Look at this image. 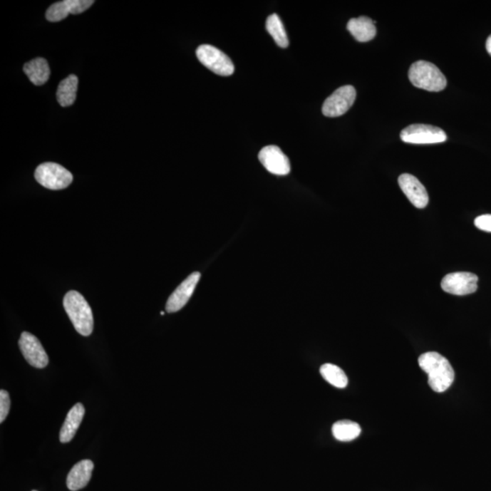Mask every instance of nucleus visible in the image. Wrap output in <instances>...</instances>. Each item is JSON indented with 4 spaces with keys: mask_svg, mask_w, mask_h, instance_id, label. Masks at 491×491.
Segmentation results:
<instances>
[{
    "mask_svg": "<svg viewBox=\"0 0 491 491\" xmlns=\"http://www.w3.org/2000/svg\"><path fill=\"white\" fill-rule=\"evenodd\" d=\"M400 138L405 143L435 144L444 143L447 135L440 128L426 124H413L404 128Z\"/></svg>",
    "mask_w": 491,
    "mask_h": 491,
    "instance_id": "6",
    "label": "nucleus"
},
{
    "mask_svg": "<svg viewBox=\"0 0 491 491\" xmlns=\"http://www.w3.org/2000/svg\"><path fill=\"white\" fill-rule=\"evenodd\" d=\"M66 312L77 332L88 337L93 331L94 319L90 304L80 292L71 291L65 295Z\"/></svg>",
    "mask_w": 491,
    "mask_h": 491,
    "instance_id": "2",
    "label": "nucleus"
},
{
    "mask_svg": "<svg viewBox=\"0 0 491 491\" xmlns=\"http://www.w3.org/2000/svg\"><path fill=\"white\" fill-rule=\"evenodd\" d=\"M200 273L194 272L184 280L181 284L177 286L176 291L170 295L167 299L166 305V311L169 313H174L180 311L189 302L191 296L195 291L197 283L200 279Z\"/></svg>",
    "mask_w": 491,
    "mask_h": 491,
    "instance_id": "11",
    "label": "nucleus"
},
{
    "mask_svg": "<svg viewBox=\"0 0 491 491\" xmlns=\"http://www.w3.org/2000/svg\"><path fill=\"white\" fill-rule=\"evenodd\" d=\"M32 491H37V490H32Z\"/></svg>",
    "mask_w": 491,
    "mask_h": 491,
    "instance_id": "25",
    "label": "nucleus"
},
{
    "mask_svg": "<svg viewBox=\"0 0 491 491\" xmlns=\"http://www.w3.org/2000/svg\"><path fill=\"white\" fill-rule=\"evenodd\" d=\"M201 64L219 76H232L235 71L232 59L219 48L210 45H201L196 51Z\"/></svg>",
    "mask_w": 491,
    "mask_h": 491,
    "instance_id": "5",
    "label": "nucleus"
},
{
    "mask_svg": "<svg viewBox=\"0 0 491 491\" xmlns=\"http://www.w3.org/2000/svg\"><path fill=\"white\" fill-rule=\"evenodd\" d=\"M321 374L326 381L336 388H344L347 387L348 380L347 375L338 366L324 364L321 366Z\"/></svg>",
    "mask_w": 491,
    "mask_h": 491,
    "instance_id": "21",
    "label": "nucleus"
},
{
    "mask_svg": "<svg viewBox=\"0 0 491 491\" xmlns=\"http://www.w3.org/2000/svg\"><path fill=\"white\" fill-rule=\"evenodd\" d=\"M477 229L482 232L491 233V215H481L476 217L474 222Z\"/></svg>",
    "mask_w": 491,
    "mask_h": 491,
    "instance_id": "23",
    "label": "nucleus"
},
{
    "mask_svg": "<svg viewBox=\"0 0 491 491\" xmlns=\"http://www.w3.org/2000/svg\"><path fill=\"white\" fill-rule=\"evenodd\" d=\"M486 49H487V53H489L491 56V35L487 39Z\"/></svg>",
    "mask_w": 491,
    "mask_h": 491,
    "instance_id": "24",
    "label": "nucleus"
},
{
    "mask_svg": "<svg viewBox=\"0 0 491 491\" xmlns=\"http://www.w3.org/2000/svg\"><path fill=\"white\" fill-rule=\"evenodd\" d=\"M78 78L77 76L71 75L58 85L57 100L62 107H69L74 104L77 98Z\"/></svg>",
    "mask_w": 491,
    "mask_h": 491,
    "instance_id": "18",
    "label": "nucleus"
},
{
    "mask_svg": "<svg viewBox=\"0 0 491 491\" xmlns=\"http://www.w3.org/2000/svg\"><path fill=\"white\" fill-rule=\"evenodd\" d=\"M347 29L359 42H368L373 39L377 33L375 21L368 16H359L348 21Z\"/></svg>",
    "mask_w": 491,
    "mask_h": 491,
    "instance_id": "16",
    "label": "nucleus"
},
{
    "mask_svg": "<svg viewBox=\"0 0 491 491\" xmlns=\"http://www.w3.org/2000/svg\"><path fill=\"white\" fill-rule=\"evenodd\" d=\"M418 365L428 376V385L434 391L444 392L453 385L455 373L450 361L438 352H427L418 358Z\"/></svg>",
    "mask_w": 491,
    "mask_h": 491,
    "instance_id": "1",
    "label": "nucleus"
},
{
    "mask_svg": "<svg viewBox=\"0 0 491 491\" xmlns=\"http://www.w3.org/2000/svg\"><path fill=\"white\" fill-rule=\"evenodd\" d=\"M361 433V426L351 420H339L332 427L333 436L342 443L354 440Z\"/></svg>",
    "mask_w": 491,
    "mask_h": 491,
    "instance_id": "19",
    "label": "nucleus"
},
{
    "mask_svg": "<svg viewBox=\"0 0 491 491\" xmlns=\"http://www.w3.org/2000/svg\"><path fill=\"white\" fill-rule=\"evenodd\" d=\"M24 72L29 81L36 86H42L48 82L51 69L45 58H38L28 62L24 66Z\"/></svg>",
    "mask_w": 491,
    "mask_h": 491,
    "instance_id": "17",
    "label": "nucleus"
},
{
    "mask_svg": "<svg viewBox=\"0 0 491 491\" xmlns=\"http://www.w3.org/2000/svg\"><path fill=\"white\" fill-rule=\"evenodd\" d=\"M408 78L415 87L431 92L443 91L447 86L446 78L440 68L425 61H418L411 65Z\"/></svg>",
    "mask_w": 491,
    "mask_h": 491,
    "instance_id": "3",
    "label": "nucleus"
},
{
    "mask_svg": "<svg viewBox=\"0 0 491 491\" xmlns=\"http://www.w3.org/2000/svg\"><path fill=\"white\" fill-rule=\"evenodd\" d=\"M479 278L470 272H454L444 276L441 288L450 294L465 296L472 294L477 289Z\"/></svg>",
    "mask_w": 491,
    "mask_h": 491,
    "instance_id": "8",
    "label": "nucleus"
},
{
    "mask_svg": "<svg viewBox=\"0 0 491 491\" xmlns=\"http://www.w3.org/2000/svg\"><path fill=\"white\" fill-rule=\"evenodd\" d=\"M93 469L94 463L90 460H81L75 464L67 477L68 490L77 491L87 486L91 479Z\"/></svg>",
    "mask_w": 491,
    "mask_h": 491,
    "instance_id": "14",
    "label": "nucleus"
},
{
    "mask_svg": "<svg viewBox=\"0 0 491 491\" xmlns=\"http://www.w3.org/2000/svg\"><path fill=\"white\" fill-rule=\"evenodd\" d=\"M93 0H64L49 6L46 18L51 22L63 21L69 14L83 13L93 5Z\"/></svg>",
    "mask_w": 491,
    "mask_h": 491,
    "instance_id": "12",
    "label": "nucleus"
},
{
    "mask_svg": "<svg viewBox=\"0 0 491 491\" xmlns=\"http://www.w3.org/2000/svg\"><path fill=\"white\" fill-rule=\"evenodd\" d=\"M356 97L357 92L353 86L347 85L338 88L323 104V115L329 118L342 116L354 104Z\"/></svg>",
    "mask_w": 491,
    "mask_h": 491,
    "instance_id": "7",
    "label": "nucleus"
},
{
    "mask_svg": "<svg viewBox=\"0 0 491 491\" xmlns=\"http://www.w3.org/2000/svg\"><path fill=\"white\" fill-rule=\"evenodd\" d=\"M398 185L412 205L418 209H424L428 204L427 190L413 175L405 173L398 177Z\"/></svg>",
    "mask_w": 491,
    "mask_h": 491,
    "instance_id": "13",
    "label": "nucleus"
},
{
    "mask_svg": "<svg viewBox=\"0 0 491 491\" xmlns=\"http://www.w3.org/2000/svg\"><path fill=\"white\" fill-rule=\"evenodd\" d=\"M9 408H11V398H9L8 391L1 390L0 391V423L6 420Z\"/></svg>",
    "mask_w": 491,
    "mask_h": 491,
    "instance_id": "22",
    "label": "nucleus"
},
{
    "mask_svg": "<svg viewBox=\"0 0 491 491\" xmlns=\"http://www.w3.org/2000/svg\"><path fill=\"white\" fill-rule=\"evenodd\" d=\"M19 348L26 361L37 368H44L48 364V357L44 348L34 335L23 332L19 341Z\"/></svg>",
    "mask_w": 491,
    "mask_h": 491,
    "instance_id": "9",
    "label": "nucleus"
},
{
    "mask_svg": "<svg viewBox=\"0 0 491 491\" xmlns=\"http://www.w3.org/2000/svg\"><path fill=\"white\" fill-rule=\"evenodd\" d=\"M35 179L46 189L64 190L73 181V175L57 163L47 162L39 165L35 171Z\"/></svg>",
    "mask_w": 491,
    "mask_h": 491,
    "instance_id": "4",
    "label": "nucleus"
},
{
    "mask_svg": "<svg viewBox=\"0 0 491 491\" xmlns=\"http://www.w3.org/2000/svg\"><path fill=\"white\" fill-rule=\"evenodd\" d=\"M85 415V408L81 403L76 404L68 411L63 426L61 428L59 440L62 443H68L74 438L76 433L80 428Z\"/></svg>",
    "mask_w": 491,
    "mask_h": 491,
    "instance_id": "15",
    "label": "nucleus"
},
{
    "mask_svg": "<svg viewBox=\"0 0 491 491\" xmlns=\"http://www.w3.org/2000/svg\"><path fill=\"white\" fill-rule=\"evenodd\" d=\"M266 29L279 47L283 48L289 47L288 36H286L284 26H283V23L280 21L278 15L272 14L267 19Z\"/></svg>",
    "mask_w": 491,
    "mask_h": 491,
    "instance_id": "20",
    "label": "nucleus"
},
{
    "mask_svg": "<svg viewBox=\"0 0 491 491\" xmlns=\"http://www.w3.org/2000/svg\"><path fill=\"white\" fill-rule=\"evenodd\" d=\"M259 160L269 172L276 176H286L291 172L289 157L276 146L263 148L259 154Z\"/></svg>",
    "mask_w": 491,
    "mask_h": 491,
    "instance_id": "10",
    "label": "nucleus"
}]
</instances>
